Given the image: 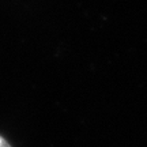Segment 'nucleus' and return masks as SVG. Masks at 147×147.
<instances>
[{
    "instance_id": "nucleus-1",
    "label": "nucleus",
    "mask_w": 147,
    "mask_h": 147,
    "mask_svg": "<svg viewBox=\"0 0 147 147\" xmlns=\"http://www.w3.org/2000/svg\"><path fill=\"white\" fill-rule=\"evenodd\" d=\"M0 147H11V144L7 140H5V138H3L0 135Z\"/></svg>"
}]
</instances>
